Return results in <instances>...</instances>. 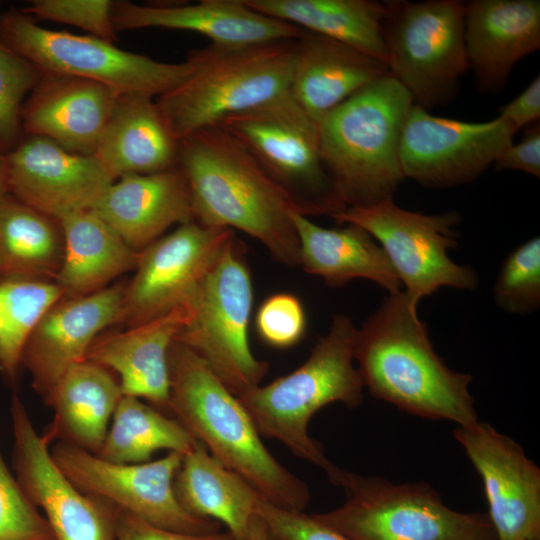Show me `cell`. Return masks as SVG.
I'll return each mask as SVG.
<instances>
[{
	"label": "cell",
	"mask_w": 540,
	"mask_h": 540,
	"mask_svg": "<svg viewBox=\"0 0 540 540\" xmlns=\"http://www.w3.org/2000/svg\"><path fill=\"white\" fill-rule=\"evenodd\" d=\"M178 143V166L188 184L194 221L240 230L278 262L299 265V241L290 217L298 209L249 150L218 125Z\"/></svg>",
	"instance_id": "cell-1"
},
{
	"label": "cell",
	"mask_w": 540,
	"mask_h": 540,
	"mask_svg": "<svg viewBox=\"0 0 540 540\" xmlns=\"http://www.w3.org/2000/svg\"><path fill=\"white\" fill-rule=\"evenodd\" d=\"M354 357L373 397L463 427L479 421L469 392L472 376L444 363L404 290L388 294L358 329Z\"/></svg>",
	"instance_id": "cell-2"
},
{
	"label": "cell",
	"mask_w": 540,
	"mask_h": 540,
	"mask_svg": "<svg viewBox=\"0 0 540 540\" xmlns=\"http://www.w3.org/2000/svg\"><path fill=\"white\" fill-rule=\"evenodd\" d=\"M169 414L223 466L272 505L304 511L308 485L266 448L239 398L191 349L175 340L169 350Z\"/></svg>",
	"instance_id": "cell-3"
},
{
	"label": "cell",
	"mask_w": 540,
	"mask_h": 540,
	"mask_svg": "<svg viewBox=\"0 0 540 540\" xmlns=\"http://www.w3.org/2000/svg\"><path fill=\"white\" fill-rule=\"evenodd\" d=\"M413 105L409 92L388 73L318 122L323 166L347 208L393 199L405 179L400 142Z\"/></svg>",
	"instance_id": "cell-4"
},
{
	"label": "cell",
	"mask_w": 540,
	"mask_h": 540,
	"mask_svg": "<svg viewBox=\"0 0 540 540\" xmlns=\"http://www.w3.org/2000/svg\"><path fill=\"white\" fill-rule=\"evenodd\" d=\"M357 332L348 316L336 314L302 365L238 397L261 436L281 442L326 474L336 465L308 426L315 413L331 403L349 408L362 403L365 387L354 357Z\"/></svg>",
	"instance_id": "cell-5"
},
{
	"label": "cell",
	"mask_w": 540,
	"mask_h": 540,
	"mask_svg": "<svg viewBox=\"0 0 540 540\" xmlns=\"http://www.w3.org/2000/svg\"><path fill=\"white\" fill-rule=\"evenodd\" d=\"M294 40L190 50V75L155 101L172 137L179 141L288 91Z\"/></svg>",
	"instance_id": "cell-6"
},
{
	"label": "cell",
	"mask_w": 540,
	"mask_h": 540,
	"mask_svg": "<svg viewBox=\"0 0 540 540\" xmlns=\"http://www.w3.org/2000/svg\"><path fill=\"white\" fill-rule=\"evenodd\" d=\"M327 477L346 500L314 515L349 540H498L487 514L449 508L424 482L394 484L337 466Z\"/></svg>",
	"instance_id": "cell-7"
},
{
	"label": "cell",
	"mask_w": 540,
	"mask_h": 540,
	"mask_svg": "<svg viewBox=\"0 0 540 540\" xmlns=\"http://www.w3.org/2000/svg\"><path fill=\"white\" fill-rule=\"evenodd\" d=\"M253 284L245 247L235 236L204 275L175 340L196 353L237 397L261 384L269 364L249 344Z\"/></svg>",
	"instance_id": "cell-8"
},
{
	"label": "cell",
	"mask_w": 540,
	"mask_h": 540,
	"mask_svg": "<svg viewBox=\"0 0 540 540\" xmlns=\"http://www.w3.org/2000/svg\"><path fill=\"white\" fill-rule=\"evenodd\" d=\"M0 37L42 73L95 81L120 94L159 97L191 73L186 60L165 63L92 35L46 29L22 9L9 8L0 14Z\"/></svg>",
	"instance_id": "cell-9"
},
{
	"label": "cell",
	"mask_w": 540,
	"mask_h": 540,
	"mask_svg": "<svg viewBox=\"0 0 540 540\" xmlns=\"http://www.w3.org/2000/svg\"><path fill=\"white\" fill-rule=\"evenodd\" d=\"M216 125L249 150L301 214L332 218L347 208L323 166L318 123L289 90Z\"/></svg>",
	"instance_id": "cell-10"
},
{
	"label": "cell",
	"mask_w": 540,
	"mask_h": 540,
	"mask_svg": "<svg viewBox=\"0 0 540 540\" xmlns=\"http://www.w3.org/2000/svg\"><path fill=\"white\" fill-rule=\"evenodd\" d=\"M384 42L388 73L425 110L445 105L468 69L465 3L388 1Z\"/></svg>",
	"instance_id": "cell-11"
},
{
	"label": "cell",
	"mask_w": 540,
	"mask_h": 540,
	"mask_svg": "<svg viewBox=\"0 0 540 540\" xmlns=\"http://www.w3.org/2000/svg\"><path fill=\"white\" fill-rule=\"evenodd\" d=\"M338 224H354L381 246L395 269L412 306L442 287L472 290L478 285L473 268L448 256L457 246L455 212L426 215L405 210L387 199L366 206L348 207L332 217Z\"/></svg>",
	"instance_id": "cell-12"
},
{
	"label": "cell",
	"mask_w": 540,
	"mask_h": 540,
	"mask_svg": "<svg viewBox=\"0 0 540 540\" xmlns=\"http://www.w3.org/2000/svg\"><path fill=\"white\" fill-rule=\"evenodd\" d=\"M50 454L62 473L83 493L155 526L181 533L219 532L220 523L197 517L183 508L174 491L182 462L176 452L139 464L113 463L76 446L57 442Z\"/></svg>",
	"instance_id": "cell-13"
},
{
	"label": "cell",
	"mask_w": 540,
	"mask_h": 540,
	"mask_svg": "<svg viewBox=\"0 0 540 540\" xmlns=\"http://www.w3.org/2000/svg\"><path fill=\"white\" fill-rule=\"evenodd\" d=\"M516 133L499 116L466 122L432 115L414 104L401 136L402 173L429 188L473 182L513 143Z\"/></svg>",
	"instance_id": "cell-14"
},
{
	"label": "cell",
	"mask_w": 540,
	"mask_h": 540,
	"mask_svg": "<svg viewBox=\"0 0 540 540\" xmlns=\"http://www.w3.org/2000/svg\"><path fill=\"white\" fill-rule=\"evenodd\" d=\"M12 466L30 501L45 513L55 540H116L115 507L80 491L57 467L17 393L11 398Z\"/></svg>",
	"instance_id": "cell-15"
},
{
	"label": "cell",
	"mask_w": 540,
	"mask_h": 540,
	"mask_svg": "<svg viewBox=\"0 0 540 540\" xmlns=\"http://www.w3.org/2000/svg\"><path fill=\"white\" fill-rule=\"evenodd\" d=\"M234 236L231 229L191 221L141 250L134 277L125 285L120 324L133 327L188 305Z\"/></svg>",
	"instance_id": "cell-16"
},
{
	"label": "cell",
	"mask_w": 540,
	"mask_h": 540,
	"mask_svg": "<svg viewBox=\"0 0 540 540\" xmlns=\"http://www.w3.org/2000/svg\"><path fill=\"white\" fill-rule=\"evenodd\" d=\"M454 437L480 475L498 540H540V469L523 448L485 422Z\"/></svg>",
	"instance_id": "cell-17"
},
{
	"label": "cell",
	"mask_w": 540,
	"mask_h": 540,
	"mask_svg": "<svg viewBox=\"0 0 540 540\" xmlns=\"http://www.w3.org/2000/svg\"><path fill=\"white\" fill-rule=\"evenodd\" d=\"M8 193L57 220L93 210L114 182L94 155L26 135L5 154Z\"/></svg>",
	"instance_id": "cell-18"
},
{
	"label": "cell",
	"mask_w": 540,
	"mask_h": 540,
	"mask_svg": "<svg viewBox=\"0 0 540 540\" xmlns=\"http://www.w3.org/2000/svg\"><path fill=\"white\" fill-rule=\"evenodd\" d=\"M125 285L107 286L89 295L61 297L40 318L22 353V367L43 400L62 375L86 360L95 338L121 323Z\"/></svg>",
	"instance_id": "cell-19"
},
{
	"label": "cell",
	"mask_w": 540,
	"mask_h": 540,
	"mask_svg": "<svg viewBox=\"0 0 540 540\" xmlns=\"http://www.w3.org/2000/svg\"><path fill=\"white\" fill-rule=\"evenodd\" d=\"M119 96L95 81L42 73L21 109L23 134L46 138L71 153L93 155Z\"/></svg>",
	"instance_id": "cell-20"
},
{
	"label": "cell",
	"mask_w": 540,
	"mask_h": 540,
	"mask_svg": "<svg viewBox=\"0 0 540 540\" xmlns=\"http://www.w3.org/2000/svg\"><path fill=\"white\" fill-rule=\"evenodd\" d=\"M188 305L123 331H104L92 342L86 360L118 375L123 396L145 399L169 414V350L189 322Z\"/></svg>",
	"instance_id": "cell-21"
},
{
	"label": "cell",
	"mask_w": 540,
	"mask_h": 540,
	"mask_svg": "<svg viewBox=\"0 0 540 540\" xmlns=\"http://www.w3.org/2000/svg\"><path fill=\"white\" fill-rule=\"evenodd\" d=\"M116 32L142 28L185 30L201 34L211 44L242 46L296 39L297 26L260 14L242 0H202L196 4H136L113 1Z\"/></svg>",
	"instance_id": "cell-22"
},
{
	"label": "cell",
	"mask_w": 540,
	"mask_h": 540,
	"mask_svg": "<svg viewBox=\"0 0 540 540\" xmlns=\"http://www.w3.org/2000/svg\"><path fill=\"white\" fill-rule=\"evenodd\" d=\"M465 47L477 89L499 94L515 65L540 49V1L465 3Z\"/></svg>",
	"instance_id": "cell-23"
},
{
	"label": "cell",
	"mask_w": 540,
	"mask_h": 540,
	"mask_svg": "<svg viewBox=\"0 0 540 540\" xmlns=\"http://www.w3.org/2000/svg\"><path fill=\"white\" fill-rule=\"evenodd\" d=\"M93 210L137 251L169 227L194 221L188 184L179 166L115 180Z\"/></svg>",
	"instance_id": "cell-24"
},
{
	"label": "cell",
	"mask_w": 540,
	"mask_h": 540,
	"mask_svg": "<svg viewBox=\"0 0 540 540\" xmlns=\"http://www.w3.org/2000/svg\"><path fill=\"white\" fill-rule=\"evenodd\" d=\"M386 74L385 63L344 43L302 29L294 40L289 91L318 123L346 99Z\"/></svg>",
	"instance_id": "cell-25"
},
{
	"label": "cell",
	"mask_w": 540,
	"mask_h": 540,
	"mask_svg": "<svg viewBox=\"0 0 540 540\" xmlns=\"http://www.w3.org/2000/svg\"><path fill=\"white\" fill-rule=\"evenodd\" d=\"M113 181L178 166L179 143L153 97L120 94L93 154Z\"/></svg>",
	"instance_id": "cell-26"
},
{
	"label": "cell",
	"mask_w": 540,
	"mask_h": 540,
	"mask_svg": "<svg viewBox=\"0 0 540 540\" xmlns=\"http://www.w3.org/2000/svg\"><path fill=\"white\" fill-rule=\"evenodd\" d=\"M290 217L299 241V265L307 273L321 277L330 287L366 279L388 294L402 290L388 256L361 227L347 223L325 228L298 211H292Z\"/></svg>",
	"instance_id": "cell-27"
},
{
	"label": "cell",
	"mask_w": 540,
	"mask_h": 540,
	"mask_svg": "<svg viewBox=\"0 0 540 540\" xmlns=\"http://www.w3.org/2000/svg\"><path fill=\"white\" fill-rule=\"evenodd\" d=\"M113 373L89 360L71 366L44 400L54 411L42 437L97 454L122 398Z\"/></svg>",
	"instance_id": "cell-28"
},
{
	"label": "cell",
	"mask_w": 540,
	"mask_h": 540,
	"mask_svg": "<svg viewBox=\"0 0 540 540\" xmlns=\"http://www.w3.org/2000/svg\"><path fill=\"white\" fill-rule=\"evenodd\" d=\"M59 221L64 251L54 282L62 297L92 294L136 269L141 251L130 247L94 210L80 211Z\"/></svg>",
	"instance_id": "cell-29"
},
{
	"label": "cell",
	"mask_w": 540,
	"mask_h": 540,
	"mask_svg": "<svg viewBox=\"0 0 540 540\" xmlns=\"http://www.w3.org/2000/svg\"><path fill=\"white\" fill-rule=\"evenodd\" d=\"M174 491L189 513L223 523L235 540H247L260 494L215 459L198 441L182 456Z\"/></svg>",
	"instance_id": "cell-30"
},
{
	"label": "cell",
	"mask_w": 540,
	"mask_h": 540,
	"mask_svg": "<svg viewBox=\"0 0 540 540\" xmlns=\"http://www.w3.org/2000/svg\"><path fill=\"white\" fill-rule=\"evenodd\" d=\"M252 10L353 47L387 65L386 2L373 0H242Z\"/></svg>",
	"instance_id": "cell-31"
},
{
	"label": "cell",
	"mask_w": 540,
	"mask_h": 540,
	"mask_svg": "<svg viewBox=\"0 0 540 540\" xmlns=\"http://www.w3.org/2000/svg\"><path fill=\"white\" fill-rule=\"evenodd\" d=\"M60 221L6 194L0 200V282H54L63 258Z\"/></svg>",
	"instance_id": "cell-32"
},
{
	"label": "cell",
	"mask_w": 540,
	"mask_h": 540,
	"mask_svg": "<svg viewBox=\"0 0 540 540\" xmlns=\"http://www.w3.org/2000/svg\"><path fill=\"white\" fill-rule=\"evenodd\" d=\"M197 443L174 417L139 398L122 396L105 441L96 455L113 463L139 464L150 461L159 450L184 456Z\"/></svg>",
	"instance_id": "cell-33"
},
{
	"label": "cell",
	"mask_w": 540,
	"mask_h": 540,
	"mask_svg": "<svg viewBox=\"0 0 540 540\" xmlns=\"http://www.w3.org/2000/svg\"><path fill=\"white\" fill-rule=\"evenodd\" d=\"M61 297L55 282H0V374L9 383L18 379L23 349L34 327Z\"/></svg>",
	"instance_id": "cell-34"
},
{
	"label": "cell",
	"mask_w": 540,
	"mask_h": 540,
	"mask_svg": "<svg viewBox=\"0 0 540 540\" xmlns=\"http://www.w3.org/2000/svg\"><path fill=\"white\" fill-rule=\"evenodd\" d=\"M494 301L503 311L527 315L540 306V238L512 250L502 263L493 287Z\"/></svg>",
	"instance_id": "cell-35"
},
{
	"label": "cell",
	"mask_w": 540,
	"mask_h": 540,
	"mask_svg": "<svg viewBox=\"0 0 540 540\" xmlns=\"http://www.w3.org/2000/svg\"><path fill=\"white\" fill-rule=\"evenodd\" d=\"M41 75L0 37V150L4 154L23 138L21 109Z\"/></svg>",
	"instance_id": "cell-36"
},
{
	"label": "cell",
	"mask_w": 540,
	"mask_h": 540,
	"mask_svg": "<svg viewBox=\"0 0 540 540\" xmlns=\"http://www.w3.org/2000/svg\"><path fill=\"white\" fill-rule=\"evenodd\" d=\"M0 540H55L0 452Z\"/></svg>",
	"instance_id": "cell-37"
},
{
	"label": "cell",
	"mask_w": 540,
	"mask_h": 540,
	"mask_svg": "<svg viewBox=\"0 0 540 540\" xmlns=\"http://www.w3.org/2000/svg\"><path fill=\"white\" fill-rule=\"evenodd\" d=\"M112 6L111 0H31L22 10L34 19L76 26L115 44Z\"/></svg>",
	"instance_id": "cell-38"
},
{
	"label": "cell",
	"mask_w": 540,
	"mask_h": 540,
	"mask_svg": "<svg viewBox=\"0 0 540 540\" xmlns=\"http://www.w3.org/2000/svg\"><path fill=\"white\" fill-rule=\"evenodd\" d=\"M307 326L301 300L294 294L279 292L268 296L255 314V329L267 345L286 349L303 338Z\"/></svg>",
	"instance_id": "cell-39"
},
{
	"label": "cell",
	"mask_w": 540,
	"mask_h": 540,
	"mask_svg": "<svg viewBox=\"0 0 540 540\" xmlns=\"http://www.w3.org/2000/svg\"><path fill=\"white\" fill-rule=\"evenodd\" d=\"M255 515L263 522L270 540H349L314 514L283 509L263 499L257 503Z\"/></svg>",
	"instance_id": "cell-40"
},
{
	"label": "cell",
	"mask_w": 540,
	"mask_h": 540,
	"mask_svg": "<svg viewBox=\"0 0 540 540\" xmlns=\"http://www.w3.org/2000/svg\"><path fill=\"white\" fill-rule=\"evenodd\" d=\"M115 509L116 540H235L228 531L193 535L164 529L133 514Z\"/></svg>",
	"instance_id": "cell-41"
},
{
	"label": "cell",
	"mask_w": 540,
	"mask_h": 540,
	"mask_svg": "<svg viewBox=\"0 0 540 540\" xmlns=\"http://www.w3.org/2000/svg\"><path fill=\"white\" fill-rule=\"evenodd\" d=\"M497 170H517L540 177V124L526 127L520 142L508 146L494 162Z\"/></svg>",
	"instance_id": "cell-42"
},
{
	"label": "cell",
	"mask_w": 540,
	"mask_h": 540,
	"mask_svg": "<svg viewBox=\"0 0 540 540\" xmlns=\"http://www.w3.org/2000/svg\"><path fill=\"white\" fill-rule=\"evenodd\" d=\"M498 116L505 119L516 132L538 122L540 118L539 75L517 97L500 107Z\"/></svg>",
	"instance_id": "cell-43"
},
{
	"label": "cell",
	"mask_w": 540,
	"mask_h": 540,
	"mask_svg": "<svg viewBox=\"0 0 540 540\" xmlns=\"http://www.w3.org/2000/svg\"><path fill=\"white\" fill-rule=\"evenodd\" d=\"M248 540H270L263 522L257 515L250 524Z\"/></svg>",
	"instance_id": "cell-44"
},
{
	"label": "cell",
	"mask_w": 540,
	"mask_h": 540,
	"mask_svg": "<svg viewBox=\"0 0 540 540\" xmlns=\"http://www.w3.org/2000/svg\"><path fill=\"white\" fill-rule=\"evenodd\" d=\"M8 194L5 154L0 150V200Z\"/></svg>",
	"instance_id": "cell-45"
},
{
	"label": "cell",
	"mask_w": 540,
	"mask_h": 540,
	"mask_svg": "<svg viewBox=\"0 0 540 540\" xmlns=\"http://www.w3.org/2000/svg\"><path fill=\"white\" fill-rule=\"evenodd\" d=\"M248 540V539H247Z\"/></svg>",
	"instance_id": "cell-46"
}]
</instances>
